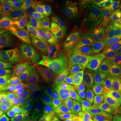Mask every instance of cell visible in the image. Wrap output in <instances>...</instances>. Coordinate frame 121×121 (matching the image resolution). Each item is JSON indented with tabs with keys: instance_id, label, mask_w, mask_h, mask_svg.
I'll use <instances>...</instances> for the list:
<instances>
[{
	"instance_id": "cell-1",
	"label": "cell",
	"mask_w": 121,
	"mask_h": 121,
	"mask_svg": "<svg viewBox=\"0 0 121 121\" xmlns=\"http://www.w3.org/2000/svg\"><path fill=\"white\" fill-rule=\"evenodd\" d=\"M37 99L51 121H81L83 118L77 102L61 89L43 85L37 90Z\"/></svg>"
},
{
	"instance_id": "cell-2",
	"label": "cell",
	"mask_w": 121,
	"mask_h": 121,
	"mask_svg": "<svg viewBox=\"0 0 121 121\" xmlns=\"http://www.w3.org/2000/svg\"><path fill=\"white\" fill-rule=\"evenodd\" d=\"M0 121H51L33 95L0 101Z\"/></svg>"
},
{
	"instance_id": "cell-3",
	"label": "cell",
	"mask_w": 121,
	"mask_h": 121,
	"mask_svg": "<svg viewBox=\"0 0 121 121\" xmlns=\"http://www.w3.org/2000/svg\"><path fill=\"white\" fill-rule=\"evenodd\" d=\"M15 61L35 75L45 85L62 89L61 72L54 59L51 56L39 59L24 52L17 56Z\"/></svg>"
},
{
	"instance_id": "cell-4",
	"label": "cell",
	"mask_w": 121,
	"mask_h": 121,
	"mask_svg": "<svg viewBox=\"0 0 121 121\" xmlns=\"http://www.w3.org/2000/svg\"><path fill=\"white\" fill-rule=\"evenodd\" d=\"M33 88L29 71L16 63L0 71V99L30 94Z\"/></svg>"
},
{
	"instance_id": "cell-5",
	"label": "cell",
	"mask_w": 121,
	"mask_h": 121,
	"mask_svg": "<svg viewBox=\"0 0 121 121\" xmlns=\"http://www.w3.org/2000/svg\"><path fill=\"white\" fill-rule=\"evenodd\" d=\"M61 82L67 90L91 112L95 110V94L89 87L71 76L63 75Z\"/></svg>"
},
{
	"instance_id": "cell-6",
	"label": "cell",
	"mask_w": 121,
	"mask_h": 121,
	"mask_svg": "<svg viewBox=\"0 0 121 121\" xmlns=\"http://www.w3.org/2000/svg\"><path fill=\"white\" fill-rule=\"evenodd\" d=\"M95 97V110L93 112L100 118L114 117L118 107V89L112 91L103 90L98 88L94 92Z\"/></svg>"
},
{
	"instance_id": "cell-7",
	"label": "cell",
	"mask_w": 121,
	"mask_h": 121,
	"mask_svg": "<svg viewBox=\"0 0 121 121\" xmlns=\"http://www.w3.org/2000/svg\"><path fill=\"white\" fill-rule=\"evenodd\" d=\"M28 45L16 32H8L0 39V59L15 60L27 51Z\"/></svg>"
},
{
	"instance_id": "cell-8",
	"label": "cell",
	"mask_w": 121,
	"mask_h": 121,
	"mask_svg": "<svg viewBox=\"0 0 121 121\" xmlns=\"http://www.w3.org/2000/svg\"><path fill=\"white\" fill-rule=\"evenodd\" d=\"M49 22L39 17L26 18L17 28V32L26 43L39 41L47 31Z\"/></svg>"
},
{
	"instance_id": "cell-9",
	"label": "cell",
	"mask_w": 121,
	"mask_h": 121,
	"mask_svg": "<svg viewBox=\"0 0 121 121\" xmlns=\"http://www.w3.org/2000/svg\"><path fill=\"white\" fill-rule=\"evenodd\" d=\"M52 55L54 60L60 69V72L63 73V75H69L77 79L89 87L94 92H95L98 89V87L94 83H92L91 81L78 73L75 68L73 59L63 52L56 44L52 49Z\"/></svg>"
},
{
	"instance_id": "cell-10",
	"label": "cell",
	"mask_w": 121,
	"mask_h": 121,
	"mask_svg": "<svg viewBox=\"0 0 121 121\" xmlns=\"http://www.w3.org/2000/svg\"><path fill=\"white\" fill-rule=\"evenodd\" d=\"M0 4L4 15L3 24L6 33L16 32L19 26L26 19L17 0H1Z\"/></svg>"
},
{
	"instance_id": "cell-11",
	"label": "cell",
	"mask_w": 121,
	"mask_h": 121,
	"mask_svg": "<svg viewBox=\"0 0 121 121\" xmlns=\"http://www.w3.org/2000/svg\"><path fill=\"white\" fill-rule=\"evenodd\" d=\"M56 44V35L49 24L44 35L39 41L30 44L26 52L39 59H44L51 56Z\"/></svg>"
},
{
	"instance_id": "cell-12",
	"label": "cell",
	"mask_w": 121,
	"mask_h": 121,
	"mask_svg": "<svg viewBox=\"0 0 121 121\" xmlns=\"http://www.w3.org/2000/svg\"><path fill=\"white\" fill-rule=\"evenodd\" d=\"M55 35L56 44L67 55L73 59H88L91 60L85 52L81 41L71 39L64 34L55 33Z\"/></svg>"
},
{
	"instance_id": "cell-13",
	"label": "cell",
	"mask_w": 121,
	"mask_h": 121,
	"mask_svg": "<svg viewBox=\"0 0 121 121\" xmlns=\"http://www.w3.org/2000/svg\"><path fill=\"white\" fill-rule=\"evenodd\" d=\"M95 72L90 80L98 88L108 91L117 90V80L112 77L106 69L98 61H93Z\"/></svg>"
},
{
	"instance_id": "cell-14",
	"label": "cell",
	"mask_w": 121,
	"mask_h": 121,
	"mask_svg": "<svg viewBox=\"0 0 121 121\" xmlns=\"http://www.w3.org/2000/svg\"><path fill=\"white\" fill-rule=\"evenodd\" d=\"M121 62V53L110 44L103 40L100 48L99 63L108 71L112 69Z\"/></svg>"
},
{
	"instance_id": "cell-15",
	"label": "cell",
	"mask_w": 121,
	"mask_h": 121,
	"mask_svg": "<svg viewBox=\"0 0 121 121\" xmlns=\"http://www.w3.org/2000/svg\"><path fill=\"white\" fill-rule=\"evenodd\" d=\"M64 15L71 22L91 31L85 8H81L77 4L70 3L64 12Z\"/></svg>"
},
{
	"instance_id": "cell-16",
	"label": "cell",
	"mask_w": 121,
	"mask_h": 121,
	"mask_svg": "<svg viewBox=\"0 0 121 121\" xmlns=\"http://www.w3.org/2000/svg\"><path fill=\"white\" fill-rule=\"evenodd\" d=\"M48 2V1L44 0H17V3L26 18L39 17Z\"/></svg>"
},
{
	"instance_id": "cell-17",
	"label": "cell",
	"mask_w": 121,
	"mask_h": 121,
	"mask_svg": "<svg viewBox=\"0 0 121 121\" xmlns=\"http://www.w3.org/2000/svg\"><path fill=\"white\" fill-rule=\"evenodd\" d=\"M69 4V2L63 0L48 1L43 12L39 17L49 22L52 19L63 14Z\"/></svg>"
},
{
	"instance_id": "cell-18",
	"label": "cell",
	"mask_w": 121,
	"mask_h": 121,
	"mask_svg": "<svg viewBox=\"0 0 121 121\" xmlns=\"http://www.w3.org/2000/svg\"><path fill=\"white\" fill-rule=\"evenodd\" d=\"M85 52L91 60L99 61L100 58V44L98 36L91 33L80 40Z\"/></svg>"
},
{
	"instance_id": "cell-19",
	"label": "cell",
	"mask_w": 121,
	"mask_h": 121,
	"mask_svg": "<svg viewBox=\"0 0 121 121\" xmlns=\"http://www.w3.org/2000/svg\"><path fill=\"white\" fill-rule=\"evenodd\" d=\"M86 13L93 33L101 30L104 26L102 13L97 9H86Z\"/></svg>"
},
{
	"instance_id": "cell-20",
	"label": "cell",
	"mask_w": 121,
	"mask_h": 121,
	"mask_svg": "<svg viewBox=\"0 0 121 121\" xmlns=\"http://www.w3.org/2000/svg\"><path fill=\"white\" fill-rule=\"evenodd\" d=\"M73 61L76 71L79 74L90 80L91 78L95 72L93 63L94 60L88 59H73Z\"/></svg>"
},
{
	"instance_id": "cell-21",
	"label": "cell",
	"mask_w": 121,
	"mask_h": 121,
	"mask_svg": "<svg viewBox=\"0 0 121 121\" xmlns=\"http://www.w3.org/2000/svg\"><path fill=\"white\" fill-rule=\"evenodd\" d=\"M91 33L93 32L91 30L86 29L83 27L78 26L71 22L67 28L65 35L71 39L80 41L83 38L86 37L87 36L90 35Z\"/></svg>"
},
{
	"instance_id": "cell-22",
	"label": "cell",
	"mask_w": 121,
	"mask_h": 121,
	"mask_svg": "<svg viewBox=\"0 0 121 121\" xmlns=\"http://www.w3.org/2000/svg\"><path fill=\"white\" fill-rule=\"evenodd\" d=\"M70 23L71 21L63 13L49 21L48 24L55 33H61L65 35L67 28Z\"/></svg>"
},
{
	"instance_id": "cell-23",
	"label": "cell",
	"mask_w": 121,
	"mask_h": 121,
	"mask_svg": "<svg viewBox=\"0 0 121 121\" xmlns=\"http://www.w3.org/2000/svg\"><path fill=\"white\" fill-rule=\"evenodd\" d=\"M104 41L110 44L121 54V35L117 31L108 29L102 33Z\"/></svg>"
},
{
	"instance_id": "cell-24",
	"label": "cell",
	"mask_w": 121,
	"mask_h": 121,
	"mask_svg": "<svg viewBox=\"0 0 121 121\" xmlns=\"http://www.w3.org/2000/svg\"><path fill=\"white\" fill-rule=\"evenodd\" d=\"M83 117L81 121H121V104L118 107L116 115L110 118H100L96 117L93 112L86 109L83 110Z\"/></svg>"
},
{
	"instance_id": "cell-25",
	"label": "cell",
	"mask_w": 121,
	"mask_h": 121,
	"mask_svg": "<svg viewBox=\"0 0 121 121\" xmlns=\"http://www.w3.org/2000/svg\"><path fill=\"white\" fill-rule=\"evenodd\" d=\"M109 74L114 78H121V62L112 69L107 71Z\"/></svg>"
},
{
	"instance_id": "cell-26",
	"label": "cell",
	"mask_w": 121,
	"mask_h": 121,
	"mask_svg": "<svg viewBox=\"0 0 121 121\" xmlns=\"http://www.w3.org/2000/svg\"><path fill=\"white\" fill-rule=\"evenodd\" d=\"M16 62L13 59H0V71L13 65Z\"/></svg>"
},
{
	"instance_id": "cell-27",
	"label": "cell",
	"mask_w": 121,
	"mask_h": 121,
	"mask_svg": "<svg viewBox=\"0 0 121 121\" xmlns=\"http://www.w3.org/2000/svg\"><path fill=\"white\" fill-rule=\"evenodd\" d=\"M6 34V30L5 28V26L3 23L0 24V39L5 35Z\"/></svg>"
},
{
	"instance_id": "cell-28",
	"label": "cell",
	"mask_w": 121,
	"mask_h": 121,
	"mask_svg": "<svg viewBox=\"0 0 121 121\" xmlns=\"http://www.w3.org/2000/svg\"><path fill=\"white\" fill-rule=\"evenodd\" d=\"M4 22V15L2 12H0V24Z\"/></svg>"
},
{
	"instance_id": "cell-29",
	"label": "cell",
	"mask_w": 121,
	"mask_h": 121,
	"mask_svg": "<svg viewBox=\"0 0 121 121\" xmlns=\"http://www.w3.org/2000/svg\"><path fill=\"white\" fill-rule=\"evenodd\" d=\"M0 12H2V10H1V4H0Z\"/></svg>"
},
{
	"instance_id": "cell-30",
	"label": "cell",
	"mask_w": 121,
	"mask_h": 121,
	"mask_svg": "<svg viewBox=\"0 0 121 121\" xmlns=\"http://www.w3.org/2000/svg\"></svg>"
}]
</instances>
